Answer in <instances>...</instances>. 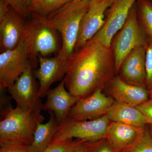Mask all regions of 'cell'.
Segmentation results:
<instances>
[{"mask_svg":"<svg viewBox=\"0 0 152 152\" xmlns=\"http://www.w3.org/2000/svg\"><path fill=\"white\" fill-rule=\"evenodd\" d=\"M138 12L140 24L152 42V3L148 0H139Z\"/></svg>","mask_w":152,"mask_h":152,"instance_id":"cell-21","label":"cell"},{"mask_svg":"<svg viewBox=\"0 0 152 152\" xmlns=\"http://www.w3.org/2000/svg\"><path fill=\"white\" fill-rule=\"evenodd\" d=\"M146 47L133 49L121 66V72L125 82L137 86H145Z\"/></svg>","mask_w":152,"mask_h":152,"instance_id":"cell-14","label":"cell"},{"mask_svg":"<svg viewBox=\"0 0 152 152\" xmlns=\"http://www.w3.org/2000/svg\"><path fill=\"white\" fill-rule=\"evenodd\" d=\"M26 23L15 10L0 21V48L2 52L15 48L21 40Z\"/></svg>","mask_w":152,"mask_h":152,"instance_id":"cell-16","label":"cell"},{"mask_svg":"<svg viewBox=\"0 0 152 152\" xmlns=\"http://www.w3.org/2000/svg\"><path fill=\"white\" fill-rule=\"evenodd\" d=\"M31 14L32 18L26 23L22 39L34 69L37 65L38 55L45 56L59 50L56 31L49 25L46 18Z\"/></svg>","mask_w":152,"mask_h":152,"instance_id":"cell-4","label":"cell"},{"mask_svg":"<svg viewBox=\"0 0 152 152\" xmlns=\"http://www.w3.org/2000/svg\"><path fill=\"white\" fill-rule=\"evenodd\" d=\"M107 115L112 121L118 122L144 129L147 124L145 117L134 106L129 105L115 101L109 109Z\"/></svg>","mask_w":152,"mask_h":152,"instance_id":"cell-18","label":"cell"},{"mask_svg":"<svg viewBox=\"0 0 152 152\" xmlns=\"http://www.w3.org/2000/svg\"><path fill=\"white\" fill-rule=\"evenodd\" d=\"M110 122L107 115L89 121L67 119L59 125L53 140L75 138L85 142H98L107 138Z\"/></svg>","mask_w":152,"mask_h":152,"instance_id":"cell-6","label":"cell"},{"mask_svg":"<svg viewBox=\"0 0 152 152\" xmlns=\"http://www.w3.org/2000/svg\"><path fill=\"white\" fill-rule=\"evenodd\" d=\"M99 89L91 95L79 99L68 114L67 118L76 121L98 118L106 115L115 102L112 97L107 96Z\"/></svg>","mask_w":152,"mask_h":152,"instance_id":"cell-10","label":"cell"},{"mask_svg":"<svg viewBox=\"0 0 152 152\" xmlns=\"http://www.w3.org/2000/svg\"><path fill=\"white\" fill-rule=\"evenodd\" d=\"M0 152H32L31 145L0 143Z\"/></svg>","mask_w":152,"mask_h":152,"instance_id":"cell-26","label":"cell"},{"mask_svg":"<svg viewBox=\"0 0 152 152\" xmlns=\"http://www.w3.org/2000/svg\"><path fill=\"white\" fill-rule=\"evenodd\" d=\"M32 66L28 67L7 88L15 101L17 107L34 112H41L43 104L39 96V89Z\"/></svg>","mask_w":152,"mask_h":152,"instance_id":"cell-8","label":"cell"},{"mask_svg":"<svg viewBox=\"0 0 152 152\" xmlns=\"http://www.w3.org/2000/svg\"><path fill=\"white\" fill-rule=\"evenodd\" d=\"M81 1V0H74L73 1V2H77V1Z\"/></svg>","mask_w":152,"mask_h":152,"instance_id":"cell-33","label":"cell"},{"mask_svg":"<svg viewBox=\"0 0 152 152\" xmlns=\"http://www.w3.org/2000/svg\"><path fill=\"white\" fill-rule=\"evenodd\" d=\"M146 79L145 86L147 89H152V42L148 41L146 46Z\"/></svg>","mask_w":152,"mask_h":152,"instance_id":"cell-24","label":"cell"},{"mask_svg":"<svg viewBox=\"0 0 152 152\" xmlns=\"http://www.w3.org/2000/svg\"><path fill=\"white\" fill-rule=\"evenodd\" d=\"M90 3L91 0L72 2L46 18L49 25L61 35L62 46L57 56L66 62L75 52L81 22Z\"/></svg>","mask_w":152,"mask_h":152,"instance_id":"cell-2","label":"cell"},{"mask_svg":"<svg viewBox=\"0 0 152 152\" xmlns=\"http://www.w3.org/2000/svg\"><path fill=\"white\" fill-rule=\"evenodd\" d=\"M136 107L145 117L147 124H152V100H148Z\"/></svg>","mask_w":152,"mask_h":152,"instance_id":"cell-27","label":"cell"},{"mask_svg":"<svg viewBox=\"0 0 152 152\" xmlns=\"http://www.w3.org/2000/svg\"><path fill=\"white\" fill-rule=\"evenodd\" d=\"M44 119L41 112L12 108L0 122V143L31 145L38 124Z\"/></svg>","mask_w":152,"mask_h":152,"instance_id":"cell-3","label":"cell"},{"mask_svg":"<svg viewBox=\"0 0 152 152\" xmlns=\"http://www.w3.org/2000/svg\"><path fill=\"white\" fill-rule=\"evenodd\" d=\"M146 35L138 20L137 9L133 6L126 21L114 39L113 51L117 73L126 57L136 48L146 46Z\"/></svg>","mask_w":152,"mask_h":152,"instance_id":"cell-5","label":"cell"},{"mask_svg":"<svg viewBox=\"0 0 152 152\" xmlns=\"http://www.w3.org/2000/svg\"><path fill=\"white\" fill-rule=\"evenodd\" d=\"M110 92L115 102L134 107L149 100L146 86L128 83L119 77L111 80Z\"/></svg>","mask_w":152,"mask_h":152,"instance_id":"cell-15","label":"cell"},{"mask_svg":"<svg viewBox=\"0 0 152 152\" xmlns=\"http://www.w3.org/2000/svg\"><path fill=\"white\" fill-rule=\"evenodd\" d=\"M14 10L23 17L31 14L30 6L31 0H5Z\"/></svg>","mask_w":152,"mask_h":152,"instance_id":"cell-25","label":"cell"},{"mask_svg":"<svg viewBox=\"0 0 152 152\" xmlns=\"http://www.w3.org/2000/svg\"><path fill=\"white\" fill-rule=\"evenodd\" d=\"M74 0H31L30 11L45 16L56 12Z\"/></svg>","mask_w":152,"mask_h":152,"instance_id":"cell-20","label":"cell"},{"mask_svg":"<svg viewBox=\"0 0 152 152\" xmlns=\"http://www.w3.org/2000/svg\"><path fill=\"white\" fill-rule=\"evenodd\" d=\"M98 142H89V152H115L107 140L104 143Z\"/></svg>","mask_w":152,"mask_h":152,"instance_id":"cell-28","label":"cell"},{"mask_svg":"<svg viewBox=\"0 0 152 152\" xmlns=\"http://www.w3.org/2000/svg\"><path fill=\"white\" fill-rule=\"evenodd\" d=\"M150 91V99L152 100V89Z\"/></svg>","mask_w":152,"mask_h":152,"instance_id":"cell-31","label":"cell"},{"mask_svg":"<svg viewBox=\"0 0 152 152\" xmlns=\"http://www.w3.org/2000/svg\"><path fill=\"white\" fill-rule=\"evenodd\" d=\"M8 3L5 0H0V21L3 20L9 14Z\"/></svg>","mask_w":152,"mask_h":152,"instance_id":"cell-29","label":"cell"},{"mask_svg":"<svg viewBox=\"0 0 152 152\" xmlns=\"http://www.w3.org/2000/svg\"><path fill=\"white\" fill-rule=\"evenodd\" d=\"M151 1H152V0H151Z\"/></svg>","mask_w":152,"mask_h":152,"instance_id":"cell-34","label":"cell"},{"mask_svg":"<svg viewBox=\"0 0 152 152\" xmlns=\"http://www.w3.org/2000/svg\"><path fill=\"white\" fill-rule=\"evenodd\" d=\"M145 128L112 121L108 128L106 139L115 152H125L135 143Z\"/></svg>","mask_w":152,"mask_h":152,"instance_id":"cell-17","label":"cell"},{"mask_svg":"<svg viewBox=\"0 0 152 152\" xmlns=\"http://www.w3.org/2000/svg\"><path fill=\"white\" fill-rule=\"evenodd\" d=\"M149 125L150 126V129H151V133L152 134V124H151Z\"/></svg>","mask_w":152,"mask_h":152,"instance_id":"cell-32","label":"cell"},{"mask_svg":"<svg viewBox=\"0 0 152 152\" xmlns=\"http://www.w3.org/2000/svg\"><path fill=\"white\" fill-rule=\"evenodd\" d=\"M50 117L46 124H38L34 135V141L31 145L32 152H41L48 146L56 132L59 124L53 112L49 111Z\"/></svg>","mask_w":152,"mask_h":152,"instance_id":"cell-19","label":"cell"},{"mask_svg":"<svg viewBox=\"0 0 152 152\" xmlns=\"http://www.w3.org/2000/svg\"><path fill=\"white\" fill-rule=\"evenodd\" d=\"M39 67L34 70V75L39 84V96L42 98L47 96L51 86L54 83L63 80L67 70L68 62L56 56L45 58L38 56Z\"/></svg>","mask_w":152,"mask_h":152,"instance_id":"cell-12","label":"cell"},{"mask_svg":"<svg viewBox=\"0 0 152 152\" xmlns=\"http://www.w3.org/2000/svg\"><path fill=\"white\" fill-rule=\"evenodd\" d=\"M30 66L27 49L21 39L15 48L0 54V89L6 91Z\"/></svg>","mask_w":152,"mask_h":152,"instance_id":"cell-7","label":"cell"},{"mask_svg":"<svg viewBox=\"0 0 152 152\" xmlns=\"http://www.w3.org/2000/svg\"><path fill=\"white\" fill-rule=\"evenodd\" d=\"M89 142H82L78 144L71 152H89Z\"/></svg>","mask_w":152,"mask_h":152,"instance_id":"cell-30","label":"cell"},{"mask_svg":"<svg viewBox=\"0 0 152 152\" xmlns=\"http://www.w3.org/2000/svg\"><path fill=\"white\" fill-rule=\"evenodd\" d=\"M113 0H91L88 10L81 22L78 37L75 51L91 39L103 26L104 13Z\"/></svg>","mask_w":152,"mask_h":152,"instance_id":"cell-11","label":"cell"},{"mask_svg":"<svg viewBox=\"0 0 152 152\" xmlns=\"http://www.w3.org/2000/svg\"><path fill=\"white\" fill-rule=\"evenodd\" d=\"M65 87L64 79L56 87L49 90L47 95L46 102L43 107L45 111H50L53 113L59 125L67 119L72 107L79 100L67 91Z\"/></svg>","mask_w":152,"mask_h":152,"instance_id":"cell-13","label":"cell"},{"mask_svg":"<svg viewBox=\"0 0 152 152\" xmlns=\"http://www.w3.org/2000/svg\"><path fill=\"white\" fill-rule=\"evenodd\" d=\"M83 141L77 139L53 140L48 146L41 152H71L78 144Z\"/></svg>","mask_w":152,"mask_h":152,"instance_id":"cell-22","label":"cell"},{"mask_svg":"<svg viewBox=\"0 0 152 152\" xmlns=\"http://www.w3.org/2000/svg\"><path fill=\"white\" fill-rule=\"evenodd\" d=\"M137 0H113L103 26L91 39L111 47L113 38L124 25Z\"/></svg>","mask_w":152,"mask_h":152,"instance_id":"cell-9","label":"cell"},{"mask_svg":"<svg viewBox=\"0 0 152 152\" xmlns=\"http://www.w3.org/2000/svg\"><path fill=\"white\" fill-rule=\"evenodd\" d=\"M125 152H152V134L145 128L135 143Z\"/></svg>","mask_w":152,"mask_h":152,"instance_id":"cell-23","label":"cell"},{"mask_svg":"<svg viewBox=\"0 0 152 152\" xmlns=\"http://www.w3.org/2000/svg\"><path fill=\"white\" fill-rule=\"evenodd\" d=\"M114 71L112 46L91 39L70 57L64 79L68 91L80 99L102 88L113 79Z\"/></svg>","mask_w":152,"mask_h":152,"instance_id":"cell-1","label":"cell"}]
</instances>
